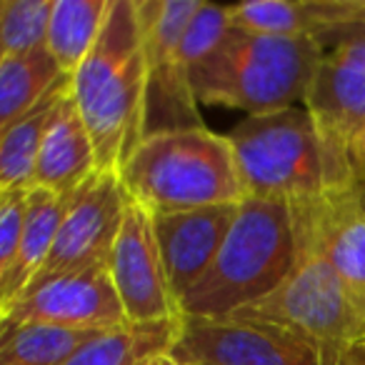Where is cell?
<instances>
[{
	"mask_svg": "<svg viewBox=\"0 0 365 365\" xmlns=\"http://www.w3.org/2000/svg\"><path fill=\"white\" fill-rule=\"evenodd\" d=\"M98 170H123L145 140V53L135 0H113L93 53L71 76Z\"/></svg>",
	"mask_w": 365,
	"mask_h": 365,
	"instance_id": "obj_1",
	"label": "cell"
},
{
	"mask_svg": "<svg viewBox=\"0 0 365 365\" xmlns=\"http://www.w3.org/2000/svg\"><path fill=\"white\" fill-rule=\"evenodd\" d=\"M295 263L298 238L290 205L245 198L213 265L180 298V313L230 318L278 290Z\"/></svg>",
	"mask_w": 365,
	"mask_h": 365,
	"instance_id": "obj_2",
	"label": "cell"
},
{
	"mask_svg": "<svg viewBox=\"0 0 365 365\" xmlns=\"http://www.w3.org/2000/svg\"><path fill=\"white\" fill-rule=\"evenodd\" d=\"M323 48L313 41L228 28L193 66L195 98L203 106L268 115L303 103Z\"/></svg>",
	"mask_w": 365,
	"mask_h": 365,
	"instance_id": "obj_3",
	"label": "cell"
},
{
	"mask_svg": "<svg viewBox=\"0 0 365 365\" xmlns=\"http://www.w3.org/2000/svg\"><path fill=\"white\" fill-rule=\"evenodd\" d=\"M120 178L130 198L150 215L245 198L228 135L205 125L148 135L123 165Z\"/></svg>",
	"mask_w": 365,
	"mask_h": 365,
	"instance_id": "obj_4",
	"label": "cell"
},
{
	"mask_svg": "<svg viewBox=\"0 0 365 365\" xmlns=\"http://www.w3.org/2000/svg\"><path fill=\"white\" fill-rule=\"evenodd\" d=\"M230 318L290 330L318 353L320 365H365V313L333 265L305 245H298V263L278 290Z\"/></svg>",
	"mask_w": 365,
	"mask_h": 365,
	"instance_id": "obj_5",
	"label": "cell"
},
{
	"mask_svg": "<svg viewBox=\"0 0 365 365\" xmlns=\"http://www.w3.org/2000/svg\"><path fill=\"white\" fill-rule=\"evenodd\" d=\"M225 135L245 198L280 200L290 208H303L328 190L323 145L305 106L248 115Z\"/></svg>",
	"mask_w": 365,
	"mask_h": 365,
	"instance_id": "obj_6",
	"label": "cell"
},
{
	"mask_svg": "<svg viewBox=\"0 0 365 365\" xmlns=\"http://www.w3.org/2000/svg\"><path fill=\"white\" fill-rule=\"evenodd\" d=\"M145 53V138L203 128L182 38L203 0H135Z\"/></svg>",
	"mask_w": 365,
	"mask_h": 365,
	"instance_id": "obj_7",
	"label": "cell"
},
{
	"mask_svg": "<svg viewBox=\"0 0 365 365\" xmlns=\"http://www.w3.org/2000/svg\"><path fill=\"white\" fill-rule=\"evenodd\" d=\"M303 106L318 128L328 188L358 185V148L365 135V31L323 51Z\"/></svg>",
	"mask_w": 365,
	"mask_h": 365,
	"instance_id": "obj_8",
	"label": "cell"
},
{
	"mask_svg": "<svg viewBox=\"0 0 365 365\" xmlns=\"http://www.w3.org/2000/svg\"><path fill=\"white\" fill-rule=\"evenodd\" d=\"M133 198L118 170H96L68 200L51 258L33 285L71 270L108 265ZM31 285V288H33Z\"/></svg>",
	"mask_w": 365,
	"mask_h": 365,
	"instance_id": "obj_9",
	"label": "cell"
},
{
	"mask_svg": "<svg viewBox=\"0 0 365 365\" xmlns=\"http://www.w3.org/2000/svg\"><path fill=\"white\" fill-rule=\"evenodd\" d=\"M180 365H320L308 343L278 325L240 318H185L173 348Z\"/></svg>",
	"mask_w": 365,
	"mask_h": 365,
	"instance_id": "obj_10",
	"label": "cell"
},
{
	"mask_svg": "<svg viewBox=\"0 0 365 365\" xmlns=\"http://www.w3.org/2000/svg\"><path fill=\"white\" fill-rule=\"evenodd\" d=\"M3 328L26 323H48L78 330H108L125 323L108 265L61 273L28 288L8 313L0 315Z\"/></svg>",
	"mask_w": 365,
	"mask_h": 365,
	"instance_id": "obj_11",
	"label": "cell"
},
{
	"mask_svg": "<svg viewBox=\"0 0 365 365\" xmlns=\"http://www.w3.org/2000/svg\"><path fill=\"white\" fill-rule=\"evenodd\" d=\"M113 285L130 323L182 318L163 263L153 215L133 200L108 260Z\"/></svg>",
	"mask_w": 365,
	"mask_h": 365,
	"instance_id": "obj_12",
	"label": "cell"
},
{
	"mask_svg": "<svg viewBox=\"0 0 365 365\" xmlns=\"http://www.w3.org/2000/svg\"><path fill=\"white\" fill-rule=\"evenodd\" d=\"M290 210L298 245L333 265L365 313V190L328 188L318 200Z\"/></svg>",
	"mask_w": 365,
	"mask_h": 365,
	"instance_id": "obj_13",
	"label": "cell"
},
{
	"mask_svg": "<svg viewBox=\"0 0 365 365\" xmlns=\"http://www.w3.org/2000/svg\"><path fill=\"white\" fill-rule=\"evenodd\" d=\"M228 13L233 28L313 41L323 51L365 31V0H253Z\"/></svg>",
	"mask_w": 365,
	"mask_h": 365,
	"instance_id": "obj_14",
	"label": "cell"
},
{
	"mask_svg": "<svg viewBox=\"0 0 365 365\" xmlns=\"http://www.w3.org/2000/svg\"><path fill=\"white\" fill-rule=\"evenodd\" d=\"M238 210L240 203H225L153 215L163 263L178 303L213 265L238 218Z\"/></svg>",
	"mask_w": 365,
	"mask_h": 365,
	"instance_id": "obj_15",
	"label": "cell"
},
{
	"mask_svg": "<svg viewBox=\"0 0 365 365\" xmlns=\"http://www.w3.org/2000/svg\"><path fill=\"white\" fill-rule=\"evenodd\" d=\"M98 170L96 148L73 96L66 98L56 123L46 135L33 185L58 195H73Z\"/></svg>",
	"mask_w": 365,
	"mask_h": 365,
	"instance_id": "obj_16",
	"label": "cell"
},
{
	"mask_svg": "<svg viewBox=\"0 0 365 365\" xmlns=\"http://www.w3.org/2000/svg\"><path fill=\"white\" fill-rule=\"evenodd\" d=\"M68 96L71 76H63L61 83L31 113L13 125L0 128V193L33 188L41 148Z\"/></svg>",
	"mask_w": 365,
	"mask_h": 365,
	"instance_id": "obj_17",
	"label": "cell"
},
{
	"mask_svg": "<svg viewBox=\"0 0 365 365\" xmlns=\"http://www.w3.org/2000/svg\"><path fill=\"white\" fill-rule=\"evenodd\" d=\"M182 318L130 323L96 333L66 365H150L170 355L180 335Z\"/></svg>",
	"mask_w": 365,
	"mask_h": 365,
	"instance_id": "obj_18",
	"label": "cell"
},
{
	"mask_svg": "<svg viewBox=\"0 0 365 365\" xmlns=\"http://www.w3.org/2000/svg\"><path fill=\"white\" fill-rule=\"evenodd\" d=\"M68 200L71 195H58L53 190L38 188V185L28 190L21 258H18V268L11 285L0 293V315L8 313L21 300V295L31 288L33 280L41 275L43 265L48 263L53 245H56L63 218H66Z\"/></svg>",
	"mask_w": 365,
	"mask_h": 365,
	"instance_id": "obj_19",
	"label": "cell"
},
{
	"mask_svg": "<svg viewBox=\"0 0 365 365\" xmlns=\"http://www.w3.org/2000/svg\"><path fill=\"white\" fill-rule=\"evenodd\" d=\"M113 0H56L46 48L61 71L73 76L93 53Z\"/></svg>",
	"mask_w": 365,
	"mask_h": 365,
	"instance_id": "obj_20",
	"label": "cell"
},
{
	"mask_svg": "<svg viewBox=\"0 0 365 365\" xmlns=\"http://www.w3.org/2000/svg\"><path fill=\"white\" fill-rule=\"evenodd\" d=\"M63 76L66 73L48 48L18 58H0V128L13 125L31 113Z\"/></svg>",
	"mask_w": 365,
	"mask_h": 365,
	"instance_id": "obj_21",
	"label": "cell"
},
{
	"mask_svg": "<svg viewBox=\"0 0 365 365\" xmlns=\"http://www.w3.org/2000/svg\"><path fill=\"white\" fill-rule=\"evenodd\" d=\"M96 330L26 323L3 328L0 365H66Z\"/></svg>",
	"mask_w": 365,
	"mask_h": 365,
	"instance_id": "obj_22",
	"label": "cell"
},
{
	"mask_svg": "<svg viewBox=\"0 0 365 365\" xmlns=\"http://www.w3.org/2000/svg\"><path fill=\"white\" fill-rule=\"evenodd\" d=\"M56 0L0 3V58H18L46 48Z\"/></svg>",
	"mask_w": 365,
	"mask_h": 365,
	"instance_id": "obj_23",
	"label": "cell"
},
{
	"mask_svg": "<svg viewBox=\"0 0 365 365\" xmlns=\"http://www.w3.org/2000/svg\"><path fill=\"white\" fill-rule=\"evenodd\" d=\"M28 190L0 193V293L11 285L21 258Z\"/></svg>",
	"mask_w": 365,
	"mask_h": 365,
	"instance_id": "obj_24",
	"label": "cell"
},
{
	"mask_svg": "<svg viewBox=\"0 0 365 365\" xmlns=\"http://www.w3.org/2000/svg\"><path fill=\"white\" fill-rule=\"evenodd\" d=\"M365 178V135L360 140V148H358V182Z\"/></svg>",
	"mask_w": 365,
	"mask_h": 365,
	"instance_id": "obj_25",
	"label": "cell"
},
{
	"mask_svg": "<svg viewBox=\"0 0 365 365\" xmlns=\"http://www.w3.org/2000/svg\"><path fill=\"white\" fill-rule=\"evenodd\" d=\"M150 365H180V363H178L173 355H163V358H158L155 363H150Z\"/></svg>",
	"mask_w": 365,
	"mask_h": 365,
	"instance_id": "obj_26",
	"label": "cell"
},
{
	"mask_svg": "<svg viewBox=\"0 0 365 365\" xmlns=\"http://www.w3.org/2000/svg\"><path fill=\"white\" fill-rule=\"evenodd\" d=\"M360 350H363V360H365V333H363V343H360Z\"/></svg>",
	"mask_w": 365,
	"mask_h": 365,
	"instance_id": "obj_27",
	"label": "cell"
},
{
	"mask_svg": "<svg viewBox=\"0 0 365 365\" xmlns=\"http://www.w3.org/2000/svg\"><path fill=\"white\" fill-rule=\"evenodd\" d=\"M358 185H360V188H363V190H365V178H363V180H360V182H358Z\"/></svg>",
	"mask_w": 365,
	"mask_h": 365,
	"instance_id": "obj_28",
	"label": "cell"
}]
</instances>
